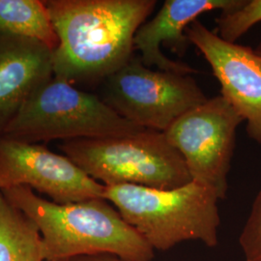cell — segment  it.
I'll return each mask as SVG.
<instances>
[{"label": "cell", "mask_w": 261, "mask_h": 261, "mask_svg": "<svg viewBox=\"0 0 261 261\" xmlns=\"http://www.w3.org/2000/svg\"><path fill=\"white\" fill-rule=\"evenodd\" d=\"M244 122L222 95L185 112L164 134L184 159L192 181L226 197L236 130Z\"/></svg>", "instance_id": "52a82bcc"}, {"label": "cell", "mask_w": 261, "mask_h": 261, "mask_svg": "<svg viewBox=\"0 0 261 261\" xmlns=\"http://www.w3.org/2000/svg\"><path fill=\"white\" fill-rule=\"evenodd\" d=\"M68 261H133L123 259L121 257L112 255V254H97L89 256H80Z\"/></svg>", "instance_id": "2e32d148"}, {"label": "cell", "mask_w": 261, "mask_h": 261, "mask_svg": "<svg viewBox=\"0 0 261 261\" xmlns=\"http://www.w3.org/2000/svg\"><path fill=\"white\" fill-rule=\"evenodd\" d=\"M244 0H167L157 15L145 21L137 31L134 47L141 54L140 60L147 67L156 66L161 71L191 75L196 69L174 61L161 50V44L168 43L177 50L184 53L190 43L186 29L196 21L197 17L215 10L225 12L236 9Z\"/></svg>", "instance_id": "30bf717a"}, {"label": "cell", "mask_w": 261, "mask_h": 261, "mask_svg": "<svg viewBox=\"0 0 261 261\" xmlns=\"http://www.w3.org/2000/svg\"><path fill=\"white\" fill-rule=\"evenodd\" d=\"M14 187H28L59 204L103 198L105 190L65 155L0 136V191Z\"/></svg>", "instance_id": "ba28073f"}, {"label": "cell", "mask_w": 261, "mask_h": 261, "mask_svg": "<svg viewBox=\"0 0 261 261\" xmlns=\"http://www.w3.org/2000/svg\"><path fill=\"white\" fill-rule=\"evenodd\" d=\"M58 148L103 186L171 190L192 181L181 154L164 133L157 130L145 129L124 137L67 140Z\"/></svg>", "instance_id": "277c9868"}, {"label": "cell", "mask_w": 261, "mask_h": 261, "mask_svg": "<svg viewBox=\"0 0 261 261\" xmlns=\"http://www.w3.org/2000/svg\"><path fill=\"white\" fill-rule=\"evenodd\" d=\"M58 37L54 76L102 83L133 57L134 39L156 0H45Z\"/></svg>", "instance_id": "6da1fadb"}, {"label": "cell", "mask_w": 261, "mask_h": 261, "mask_svg": "<svg viewBox=\"0 0 261 261\" xmlns=\"http://www.w3.org/2000/svg\"><path fill=\"white\" fill-rule=\"evenodd\" d=\"M0 32L35 41L53 51L58 46L45 0H0Z\"/></svg>", "instance_id": "4fadbf2b"}, {"label": "cell", "mask_w": 261, "mask_h": 261, "mask_svg": "<svg viewBox=\"0 0 261 261\" xmlns=\"http://www.w3.org/2000/svg\"><path fill=\"white\" fill-rule=\"evenodd\" d=\"M186 36L205 57L221 95L246 122L248 137L261 146L260 56L252 47L225 41L197 19Z\"/></svg>", "instance_id": "9c48e42d"}, {"label": "cell", "mask_w": 261, "mask_h": 261, "mask_svg": "<svg viewBox=\"0 0 261 261\" xmlns=\"http://www.w3.org/2000/svg\"><path fill=\"white\" fill-rule=\"evenodd\" d=\"M103 198L154 251H168L186 241L209 248L219 244L220 199L213 190L195 181L171 190L105 186Z\"/></svg>", "instance_id": "3957f363"}, {"label": "cell", "mask_w": 261, "mask_h": 261, "mask_svg": "<svg viewBox=\"0 0 261 261\" xmlns=\"http://www.w3.org/2000/svg\"><path fill=\"white\" fill-rule=\"evenodd\" d=\"M0 261H45L37 225L0 191Z\"/></svg>", "instance_id": "7c38bea8"}, {"label": "cell", "mask_w": 261, "mask_h": 261, "mask_svg": "<svg viewBox=\"0 0 261 261\" xmlns=\"http://www.w3.org/2000/svg\"><path fill=\"white\" fill-rule=\"evenodd\" d=\"M261 21V0H244L236 9L221 12L216 19L221 38L230 43H236L251 28Z\"/></svg>", "instance_id": "5bb4252c"}, {"label": "cell", "mask_w": 261, "mask_h": 261, "mask_svg": "<svg viewBox=\"0 0 261 261\" xmlns=\"http://www.w3.org/2000/svg\"><path fill=\"white\" fill-rule=\"evenodd\" d=\"M254 50H255V53H256V54L261 57V42L258 44V46L256 47V48H255Z\"/></svg>", "instance_id": "e0dca14e"}, {"label": "cell", "mask_w": 261, "mask_h": 261, "mask_svg": "<svg viewBox=\"0 0 261 261\" xmlns=\"http://www.w3.org/2000/svg\"><path fill=\"white\" fill-rule=\"evenodd\" d=\"M100 98L128 121L161 133L208 99L191 75L151 70L134 56L103 80Z\"/></svg>", "instance_id": "8992f818"}, {"label": "cell", "mask_w": 261, "mask_h": 261, "mask_svg": "<svg viewBox=\"0 0 261 261\" xmlns=\"http://www.w3.org/2000/svg\"><path fill=\"white\" fill-rule=\"evenodd\" d=\"M53 77V50L0 32V136L28 99Z\"/></svg>", "instance_id": "8fae6325"}, {"label": "cell", "mask_w": 261, "mask_h": 261, "mask_svg": "<svg viewBox=\"0 0 261 261\" xmlns=\"http://www.w3.org/2000/svg\"><path fill=\"white\" fill-rule=\"evenodd\" d=\"M143 130L99 96L54 76L28 99L1 136L39 143L124 137Z\"/></svg>", "instance_id": "5b68a950"}, {"label": "cell", "mask_w": 261, "mask_h": 261, "mask_svg": "<svg viewBox=\"0 0 261 261\" xmlns=\"http://www.w3.org/2000/svg\"><path fill=\"white\" fill-rule=\"evenodd\" d=\"M239 244L246 261H261V190L252 202Z\"/></svg>", "instance_id": "9a60e30c"}, {"label": "cell", "mask_w": 261, "mask_h": 261, "mask_svg": "<svg viewBox=\"0 0 261 261\" xmlns=\"http://www.w3.org/2000/svg\"><path fill=\"white\" fill-rule=\"evenodd\" d=\"M30 218L42 237L45 261L112 254L123 259L151 261L155 251L103 198L59 204L28 187L1 191Z\"/></svg>", "instance_id": "7a4b0ae2"}]
</instances>
